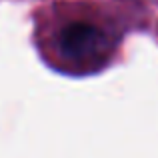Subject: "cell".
Segmentation results:
<instances>
[{"label":"cell","instance_id":"obj_1","mask_svg":"<svg viewBox=\"0 0 158 158\" xmlns=\"http://www.w3.org/2000/svg\"><path fill=\"white\" fill-rule=\"evenodd\" d=\"M58 44H60L62 54L72 62L92 64V62L104 60L108 54L106 34L86 20L66 24L60 32Z\"/></svg>","mask_w":158,"mask_h":158}]
</instances>
